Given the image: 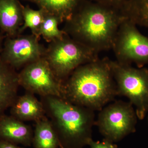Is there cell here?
<instances>
[{
  "label": "cell",
  "mask_w": 148,
  "mask_h": 148,
  "mask_svg": "<svg viewBox=\"0 0 148 148\" xmlns=\"http://www.w3.org/2000/svg\"><path fill=\"white\" fill-rule=\"evenodd\" d=\"M120 10L83 0L62 29L73 39L98 53L112 49L124 19Z\"/></svg>",
  "instance_id": "obj_1"
},
{
  "label": "cell",
  "mask_w": 148,
  "mask_h": 148,
  "mask_svg": "<svg viewBox=\"0 0 148 148\" xmlns=\"http://www.w3.org/2000/svg\"><path fill=\"white\" fill-rule=\"evenodd\" d=\"M107 57L79 66L63 83V98L92 110L101 111L118 96Z\"/></svg>",
  "instance_id": "obj_2"
},
{
  "label": "cell",
  "mask_w": 148,
  "mask_h": 148,
  "mask_svg": "<svg viewBox=\"0 0 148 148\" xmlns=\"http://www.w3.org/2000/svg\"><path fill=\"white\" fill-rule=\"evenodd\" d=\"M46 115L49 119L59 148H83L92 140L95 111L75 105L63 98L40 97Z\"/></svg>",
  "instance_id": "obj_3"
},
{
  "label": "cell",
  "mask_w": 148,
  "mask_h": 148,
  "mask_svg": "<svg viewBox=\"0 0 148 148\" xmlns=\"http://www.w3.org/2000/svg\"><path fill=\"white\" fill-rule=\"evenodd\" d=\"M49 43L44 57L63 83L77 68L99 58L98 53L66 34Z\"/></svg>",
  "instance_id": "obj_4"
},
{
  "label": "cell",
  "mask_w": 148,
  "mask_h": 148,
  "mask_svg": "<svg viewBox=\"0 0 148 148\" xmlns=\"http://www.w3.org/2000/svg\"><path fill=\"white\" fill-rule=\"evenodd\" d=\"M116 84L118 96L129 99L135 107L138 119L143 120L148 112V69L135 68L109 59Z\"/></svg>",
  "instance_id": "obj_5"
},
{
  "label": "cell",
  "mask_w": 148,
  "mask_h": 148,
  "mask_svg": "<svg viewBox=\"0 0 148 148\" xmlns=\"http://www.w3.org/2000/svg\"><path fill=\"white\" fill-rule=\"evenodd\" d=\"M99 112L95 125L104 140L116 143L136 131L138 118L130 102L114 101Z\"/></svg>",
  "instance_id": "obj_6"
},
{
  "label": "cell",
  "mask_w": 148,
  "mask_h": 148,
  "mask_svg": "<svg viewBox=\"0 0 148 148\" xmlns=\"http://www.w3.org/2000/svg\"><path fill=\"white\" fill-rule=\"evenodd\" d=\"M135 24L124 18L120 25L112 49L118 63L135 64L138 68L148 64V38Z\"/></svg>",
  "instance_id": "obj_7"
},
{
  "label": "cell",
  "mask_w": 148,
  "mask_h": 148,
  "mask_svg": "<svg viewBox=\"0 0 148 148\" xmlns=\"http://www.w3.org/2000/svg\"><path fill=\"white\" fill-rule=\"evenodd\" d=\"M19 85L40 97L63 98V82L52 71L44 57L27 65L18 73Z\"/></svg>",
  "instance_id": "obj_8"
},
{
  "label": "cell",
  "mask_w": 148,
  "mask_h": 148,
  "mask_svg": "<svg viewBox=\"0 0 148 148\" xmlns=\"http://www.w3.org/2000/svg\"><path fill=\"white\" fill-rule=\"evenodd\" d=\"M40 38L32 34L6 37L0 59L16 71L23 69L44 57L46 47L40 43Z\"/></svg>",
  "instance_id": "obj_9"
},
{
  "label": "cell",
  "mask_w": 148,
  "mask_h": 148,
  "mask_svg": "<svg viewBox=\"0 0 148 148\" xmlns=\"http://www.w3.org/2000/svg\"><path fill=\"white\" fill-rule=\"evenodd\" d=\"M34 132L31 126L12 116L5 114L0 117V140L30 147Z\"/></svg>",
  "instance_id": "obj_10"
},
{
  "label": "cell",
  "mask_w": 148,
  "mask_h": 148,
  "mask_svg": "<svg viewBox=\"0 0 148 148\" xmlns=\"http://www.w3.org/2000/svg\"><path fill=\"white\" fill-rule=\"evenodd\" d=\"M18 73L0 59V117L18 97Z\"/></svg>",
  "instance_id": "obj_11"
},
{
  "label": "cell",
  "mask_w": 148,
  "mask_h": 148,
  "mask_svg": "<svg viewBox=\"0 0 148 148\" xmlns=\"http://www.w3.org/2000/svg\"><path fill=\"white\" fill-rule=\"evenodd\" d=\"M23 6L19 0H0V30L6 37L18 36L24 22Z\"/></svg>",
  "instance_id": "obj_12"
},
{
  "label": "cell",
  "mask_w": 148,
  "mask_h": 148,
  "mask_svg": "<svg viewBox=\"0 0 148 148\" xmlns=\"http://www.w3.org/2000/svg\"><path fill=\"white\" fill-rule=\"evenodd\" d=\"M10 108L11 115L21 121L36 122L46 116L42 103L31 92L18 96Z\"/></svg>",
  "instance_id": "obj_13"
},
{
  "label": "cell",
  "mask_w": 148,
  "mask_h": 148,
  "mask_svg": "<svg viewBox=\"0 0 148 148\" xmlns=\"http://www.w3.org/2000/svg\"><path fill=\"white\" fill-rule=\"evenodd\" d=\"M57 16L61 23L69 19L83 0H23Z\"/></svg>",
  "instance_id": "obj_14"
},
{
  "label": "cell",
  "mask_w": 148,
  "mask_h": 148,
  "mask_svg": "<svg viewBox=\"0 0 148 148\" xmlns=\"http://www.w3.org/2000/svg\"><path fill=\"white\" fill-rule=\"evenodd\" d=\"M32 145L34 148H58L59 143L47 116L36 122Z\"/></svg>",
  "instance_id": "obj_15"
},
{
  "label": "cell",
  "mask_w": 148,
  "mask_h": 148,
  "mask_svg": "<svg viewBox=\"0 0 148 148\" xmlns=\"http://www.w3.org/2000/svg\"><path fill=\"white\" fill-rule=\"evenodd\" d=\"M120 11L125 18L136 26L148 29V0H128Z\"/></svg>",
  "instance_id": "obj_16"
},
{
  "label": "cell",
  "mask_w": 148,
  "mask_h": 148,
  "mask_svg": "<svg viewBox=\"0 0 148 148\" xmlns=\"http://www.w3.org/2000/svg\"><path fill=\"white\" fill-rule=\"evenodd\" d=\"M22 13L24 22L18 31V36L22 34L26 29L29 28L32 34L40 38V29L43 21L45 12L40 9L35 10L27 5L23 6Z\"/></svg>",
  "instance_id": "obj_17"
},
{
  "label": "cell",
  "mask_w": 148,
  "mask_h": 148,
  "mask_svg": "<svg viewBox=\"0 0 148 148\" xmlns=\"http://www.w3.org/2000/svg\"><path fill=\"white\" fill-rule=\"evenodd\" d=\"M61 23L57 16L45 12L43 21L40 28V36H42L48 43L63 38L66 34L58 28V25Z\"/></svg>",
  "instance_id": "obj_18"
},
{
  "label": "cell",
  "mask_w": 148,
  "mask_h": 148,
  "mask_svg": "<svg viewBox=\"0 0 148 148\" xmlns=\"http://www.w3.org/2000/svg\"><path fill=\"white\" fill-rule=\"evenodd\" d=\"M94 2L120 10L128 0H90Z\"/></svg>",
  "instance_id": "obj_19"
},
{
  "label": "cell",
  "mask_w": 148,
  "mask_h": 148,
  "mask_svg": "<svg viewBox=\"0 0 148 148\" xmlns=\"http://www.w3.org/2000/svg\"><path fill=\"white\" fill-rule=\"evenodd\" d=\"M90 148H119L114 143L106 140L103 141H95L93 140H90L88 144Z\"/></svg>",
  "instance_id": "obj_20"
},
{
  "label": "cell",
  "mask_w": 148,
  "mask_h": 148,
  "mask_svg": "<svg viewBox=\"0 0 148 148\" xmlns=\"http://www.w3.org/2000/svg\"><path fill=\"white\" fill-rule=\"evenodd\" d=\"M0 148H25L18 146V145L0 140Z\"/></svg>",
  "instance_id": "obj_21"
},
{
  "label": "cell",
  "mask_w": 148,
  "mask_h": 148,
  "mask_svg": "<svg viewBox=\"0 0 148 148\" xmlns=\"http://www.w3.org/2000/svg\"><path fill=\"white\" fill-rule=\"evenodd\" d=\"M5 37V35L0 32V55H1V53L2 51L4 41Z\"/></svg>",
  "instance_id": "obj_22"
},
{
  "label": "cell",
  "mask_w": 148,
  "mask_h": 148,
  "mask_svg": "<svg viewBox=\"0 0 148 148\" xmlns=\"http://www.w3.org/2000/svg\"></svg>",
  "instance_id": "obj_23"
}]
</instances>
